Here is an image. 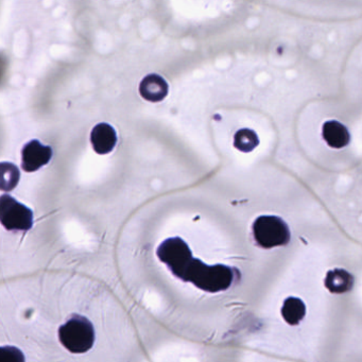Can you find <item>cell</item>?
Segmentation results:
<instances>
[{"instance_id":"9c48e42d","label":"cell","mask_w":362,"mask_h":362,"mask_svg":"<svg viewBox=\"0 0 362 362\" xmlns=\"http://www.w3.org/2000/svg\"><path fill=\"white\" fill-rule=\"evenodd\" d=\"M323 139L329 147L334 149H342L346 147L351 141L349 130L336 120L326 122L323 126Z\"/></svg>"},{"instance_id":"30bf717a","label":"cell","mask_w":362,"mask_h":362,"mask_svg":"<svg viewBox=\"0 0 362 362\" xmlns=\"http://www.w3.org/2000/svg\"><path fill=\"white\" fill-rule=\"evenodd\" d=\"M21 171L16 165L9 162L0 163V190L11 192L20 182Z\"/></svg>"},{"instance_id":"7c38bea8","label":"cell","mask_w":362,"mask_h":362,"mask_svg":"<svg viewBox=\"0 0 362 362\" xmlns=\"http://www.w3.org/2000/svg\"><path fill=\"white\" fill-rule=\"evenodd\" d=\"M305 313H306V308L304 303L296 298H287L281 308L284 319L291 325L300 323L305 317Z\"/></svg>"},{"instance_id":"ba28073f","label":"cell","mask_w":362,"mask_h":362,"mask_svg":"<svg viewBox=\"0 0 362 362\" xmlns=\"http://www.w3.org/2000/svg\"><path fill=\"white\" fill-rule=\"evenodd\" d=\"M168 84L164 78L152 74L144 78L139 86V93L141 97L150 103H160L164 100L168 95Z\"/></svg>"},{"instance_id":"3957f363","label":"cell","mask_w":362,"mask_h":362,"mask_svg":"<svg viewBox=\"0 0 362 362\" xmlns=\"http://www.w3.org/2000/svg\"><path fill=\"white\" fill-rule=\"evenodd\" d=\"M254 238L264 249L287 245L290 230L286 222L276 216H262L253 224Z\"/></svg>"},{"instance_id":"8fae6325","label":"cell","mask_w":362,"mask_h":362,"mask_svg":"<svg viewBox=\"0 0 362 362\" xmlns=\"http://www.w3.org/2000/svg\"><path fill=\"white\" fill-rule=\"evenodd\" d=\"M325 284L330 291L342 293L351 289L353 286V277L344 270L330 271L326 277Z\"/></svg>"},{"instance_id":"5b68a950","label":"cell","mask_w":362,"mask_h":362,"mask_svg":"<svg viewBox=\"0 0 362 362\" xmlns=\"http://www.w3.org/2000/svg\"><path fill=\"white\" fill-rule=\"evenodd\" d=\"M0 223L8 230H28L33 226V213L29 207L10 194L0 197Z\"/></svg>"},{"instance_id":"4fadbf2b","label":"cell","mask_w":362,"mask_h":362,"mask_svg":"<svg viewBox=\"0 0 362 362\" xmlns=\"http://www.w3.org/2000/svg\"><path fill=\"white\" fill-rule=\"evenodd\" d=\"M259 144L257 134L250 129H241L234 136V146L239 151L251 152Z\"/></svg>"},{"instance_id":"6da1fadb","label":"cell","mask_w":362,"mask_h":362,"mask_svg":"<svg viewBox=\"0 0 362 362\" xmlns=\"http://www.w3.org/2000/svg\"><path fill=\"white\" fill-rule=\"evenodd\" d=\"M59 339L65 349L74 354H83L94 346L95 329L90 320L74 315L59 329Z\"/></svg>"},{"instance_id":"277c9868","label":"cell","mask_w":362,"mask_h":362,"mask_svg":"<svg viewBox=\"0 0 362 362\" xmlns=\"http://www.w3.org/2000/svg\"><path fill=\"white\" fill-rule=\"evenodd\" d=\"M158 255L177 276L185 279L194 259L189 247L181 238L167 239L158 247Z\"/></svg>"},{"instance_id":"5bb4252c","label":"cell","mask_w":362,"mask_h":362,"mask_svg":"<svg viewBox=\"0 0 362 362\" xmlns=\"http://www.w3.org/2000/svg\"><path fill=\"white\" fill-rule=\"evenodd\" d=\"M0 362H26L24 353L18 347H0Z\"/></svg>"},{"instance_id":"7a4b0ae2","label":"cell","mask_w":362,"mask_h":362,"mask_svg":"<svg viewBox=\"0 0 362 362\" xmlns=\"http://www.w3.org/2000/svg\"><path fill=\"white\" fill-rule=\"evenodd\" d=\"M234 279L233 271L228 267H209L198 260H192L188 269L185 281H194L205 291H221L230 287Z\"/></svg>"},{"instance_id":"8992f818","label":"cell","mask_w":362,"mask_h":362,"mask_svg":"<svg viewBox=\"0 0 362 362\" xmlns=\"http://www.w3.org/2000/svg\"><path fill=\"white\" fill-rule=\"evenodd\" d=\"M52 158V149L39 141H29L22 150V168L26 173H35L45 166Z\"/></svg>"},{"instance_id":"52a82bcc","label":"cell","mask_w":362,"mask_h":362,"mask_svg":"<svg viewBox=\"0 0 362 362\" xmlns=\"http://www.w3.org/2000/svg\"><path fill=\"white\" fill-rule=\"evenodd\" d=\"M90 143L96 153L107 154L113 151L117 144L115 129L109 124H97L90 133Z\"/></svg>"}]
</instances>
